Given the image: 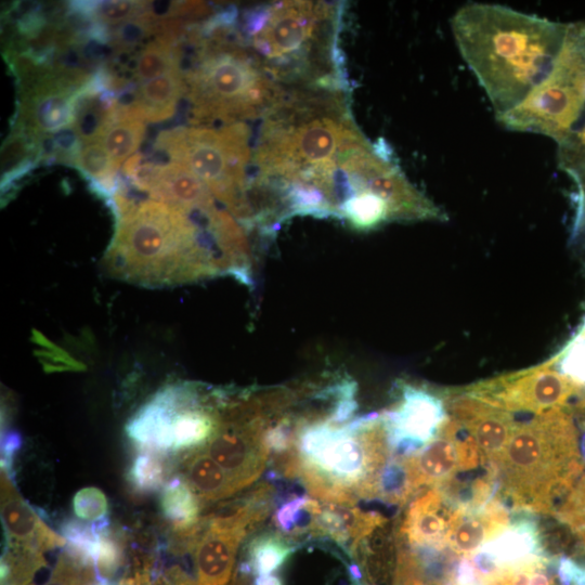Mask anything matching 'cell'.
Wrapping results in <instances>:
<instances>
[{
  "mask_svg": "<svg viewBox=\"0 0 585 585\" xmlns=\"http://www.w3.org/2000/svg\"><path fill=\"white\" fill-rule=\"evenodd\" d=\"M203 503L181 478H171L161 489L160 511L171 530L187 531L196 528L202 516Z\"/></svg>",
  "mask_w": 585,
  "mask_h": 585,
  "instance_id": "cell-20",
  "label": "cell"
},
{
  "mask_svg": "<svg viewBox=\"0 0 585 585\" xmlns=\"http://www.w3.org/2000/svg\"><path fill=\"white\" fill-rule=\"evenodd\" d=\"M456 422H461L472 434L478 446L490 456L504 453L515 430L510 416L478 398H463L452 402Z\"/></svg>",
  "mask_w": 585,
  "mask_h": 585,
  "instance_id": "cell-14",
  "label": "cell"
},
{
  "mask_svg": "<svg viewBox=\"0 0 585 585\" xmlns=\"http://www.w3.org/2000/svg\"><path fill=\"white\" fill-rule=\"evenodd\" d=\"M535 547L533 533L528 528L517 526L504 531L502 535L487 542L479 551L491 559L497 571L534 557Z\"/></svg>",
  "mask_w": 585,
  "mask_h": 585,
  "instance_id": "cell-22",
  "label": "cell"
},
{
  "mask_svg": "<svg viewBox=\"0 0 585 585\" xmlns=\"http://www.w3.org/2000/svg\"><path fill=\"white\" fill-rule=\"evenodd\" d=\"M562 374L578 386H585V330L566 350L561 362Z\"/></svg>",
  "mask_w": 585,
  "mask_h": 585,
  "instance_id": "cell-34",
  "label": "cell"
},
{
  "mask_svg": "<svg viewBox=\"0 0 585 585\" xmlns=\"http://www.w3.org/2000/svg\"><path fill=\"white\" fill-rule=\"evenodd\" d=\"M73 510L78 519L96 522L108 518V500L100 489L83 487L73 498Z\"/></svg>",
  "mask_w": 585,
  "mask_h": 585,
  "instance_id": "cell-32",
  "label": "cell"
},
{
  "mask_svg": "<svg viewBox=\"0 0 585 585\" xmlns=\"http://www.w3.org/2000/svg\"><path fill=\"white\" fill-rule=\"evenodd\" d=\"M453 520H447L439 494L431 491L418 496L411 504L401 526V534L411 546L440 547L446 543Z\"/></svg>",
  "mask_w": 585,
  "mask_h": 585,
  "instance_id": "cell-15",
  "label": "cell"
},
{
  "mask_svg": "<svg viewBox=\"0 0 585 585\" xmlns=\"http://www.w3.org/2000/svg\"><path fill=\"white\" fill-rule=\"evenodd\" d=\"M248 136L242 122L220 129L182 128L162 133L156 146L194 172L242 224L253 226L259 222L248 191Z\"/></svg>",
  "mask_w": 585,
  "mask_h": 585,
  "instance_id": "cell-6",
  "label": "cell"
},
{
  "mask_svg": "<svg viewBox=\"0 0 585 585\" xmlns=\"http://www.w3.org/2000/svg\"><path fill=\"white\" fill-rule=\"evenodd\" d=\"M148 9L145 2L139 1H103L95 5V14L101 22L119 25L134 18Z\"/></svg>",
  "mask_w": 585,
  "mask_h": 585,
  "instance_id": "cell-33",
  "label": "cell"
},
{
  "mask_svg": "<svg viewBox=\"0 0 585 585\" xmlns=\"http://www.w3.org/2000/svg\"><path fill=\"white\" fill-rule=\"evenodd\" d=\"M336 11L325 2L281 1L258 9L247 21L253 54L275 80L312 78L310 54L334 41Z\"/></svg>",
  "mask_w": 585,
  "mask_h": 585,
  "instance_id": "cell-8",
  "label": "cell"
},
{
  "mask_svg": "<svg viewBox=\"0 0 585 585\" xmlns=\"http://www.w3.org/2000/svg\"><path fill=\"white\" fill-rule=\"evenodd\" d=\"M581 386L548 364L480 388L477 398L500 410L537 414L561 407Z\"/></svg>",
  "mask_w": 585,
  "mask_h": 585,
  "instance_id": "cell-9",
  "label": "cell"
},
{
  "mask_svg": "<svg viewBox=\"0 0 585 585\" xmlns=\"http://www.w3.org/2000/svg\"><path fill=\"white\" fill-rule=\"evenodd\" d=\"M558 162L577 184L580 195H585V117L575 130L558 144Z\"/></svg>",
  "mask_w": 585,
  "mask_h": 585,
  "instance_id": "cell-30",
  "label": "cell"
},
{
  "mask_svg": "<svg viewBox=\"0 0 585 585\" xmlns=\"http://www.w3.org/2000/svg\"><path fill=\"white\" fill-rule=\"evenodd\" d=\"M440 430L442 437L429 442L415 456L404 459L414 489L446 479L460 463L458 443L450 437L444 422Z\"/></svg>",
  "mask_w": 585,
  "mask_h": 585,
  "instance_id": "cell-16",
  "label": "cell"
},
{
  "mask_svg": "<svg viewBox=\"0 0 585 585\" xmlns=\"http://www.w3.org/2000/svg\"><path fill=\"white\" fill-rule=\"evenodd\" d=\"M338 87L281 90L264 112L252 195L280 219L336 217L341 156L365 135Z\"/></svg>",
  "mask_w": 585,
  "mask_h": 585,
  "instance_id": "cell-1",
  "label": "cell"
},
{
  "mask_svg": "<svg viewBox=\"0 0 585 585\" xmlns=\"http://www.w3.org/2000/svg\"><path fill=\"white\" fill-rule=\"evenodd\" d=\"M152 585H173L171 582H169L167 578H160L157 577L153 581Z\"/></svg>",
  "mask_w": 585,
  "mask_h": 585,
  "instance_id": "cell-40",
  "label": "cell"
},
{
  "mask_svg": "<svg viewBox=\"0 0 585 585\" xmlns=\"http://www.w3.org/2000/svg\"><path fill=\"white\" fill-rule=\"evenodd\" d=\"M118 209L121 219L107 256L118 277L161 285L227 273L222 237L203 219L153 200Z\"/></svg>",
  "mask_w": 585,
  "mask_h": 585,
  "instance_id": "cell-4",
  "label": "cell"
},
{
  "mask_svg": "<svg viewBox=\"0 0 585 585\" xmlns=\"http://www.w3.org/2000/svg\"><path fill=\"white\" fill-rule=\"evenodd\" d=\"M22 447V437L16 431H6L1 434V471L14 480L13 461Z\"/></svg>",
  "mask_w": 585,
  "mask_h": 585,
  "instance_id": "cell-35",
  "label": "cell"
},
{
  "mask_svg": "<svg viewBox=\"0 0 585 585\" xmlns=\"http://www.w3.org/2000/svg\"><path fill=\"white\" fill-rule=\"evenodd\" d=\"M43 567L46 559L41 551L5 542L1 557V585H28Z\"/></svg>",
  "mask_w": 585,
  "mask_h": 585,
  "instance_id": "cell-24",
  "label": "cell"
},
{
  "mask_svg": "<svg viewBox=\"0 0 585 585\" xmlns=\"http://www.w3.org/2000/svg\"><path fill=\"white\" fill-rule=\"evenodd\" d=\"M398 581L402 582V585H439L437 583H429L417 576L415 572L407 571L399 575Z\"/></svg>",
  "mask_w": 585,
  "mask_h": 585,
  "instance_id": "cell-37",
  "label": "cell"
},
{
  "mask_svg": "<svg viewBox=\"0 0 585 585\" xmlns=\"http://www.w3.org/2000/svg\"><path fill=\"white\" fill-rule=\"evenodd\" d=\"M251 531L245 525L208 514L192 549L194 585H227L240 542Z\"/></svg>",
  "mask_w": 585,
  "mask_h": 585,
  "instance_id": "cell-11",
  "label": "cell"
},
{
  "mask_svg": "<svg viewBox=\"0 0 585 585\" xmlns=\"http://www.w3.org/2000/svg\"><path fill=\"white\" fill-rule=\"evenodd\" d=\"M135 180L154 198L188 214L197 216L226 210L218 206L217 198L207 185L179 162L146 166L145 169L139 170Z\"/></svg>",
  "mask_w": 585,
  "mask_h": 585,
  "instance_id": "cell-12",
  "label": "cell"
},
{
  "mask_svg": "<svg viewBox=\"0 0 585 585\" xmlns=\"http://www.w3.org/2000/svg\"><path fill=\"white\" fill-rule=\"evenodd\" d=\"M75 164L87 177L107 190L112 186V178L118 169L99 140L81 143L75 156Z\"/></svg>",
  "mask_w": 585,
  "mask_h": 585,
  "instance_id": "cell-28",
  "label": "cell"
},
{
  "mask_svg": "<svg viewBox=\"0 0 585 585\" xmlns=\"http://www.w3.org/2000/svg\"><path fill=\"white\" fill-rule=\"evenodd\" d=\"M185 91L186 82L182 72L172 70L141 82L134 93L133 107L145 120H165L173 115Z\"/></svg>",
  "mask_w": 585,
  "mask_h": 585,
  "instance_id": "cell-18",
  "label": "cell"
},
{
  "mask_svg": "<svg viewBox=\"0 0 585 585\" xmlns=\"http://www.w3.org/2000/svg\"><path fill=\"white\" fill-rule=\"evenodd\" d=\"M297 546L289 538L277 532H264L255 536L247 547V562L242 563L253 577L274 575Z\"/></svg>",
  "mask_w": 585,
  "mask_h": 585,
  "instance_id": "cell-21",
  "label": "cell"
},
{
  "mask_svg": "<svg viewBox=\"0 0 585 585\" xmlns=\"http://www.w3.org/2000/svg\"><path fill=\"white\" fill-rule=\"evenodd\" d=\"M491 529V524L484 518L465 517L454 519L446 543L457 554H476L477 550H480L484 546Z\"/></svg>",
  "mask_w": 585,
  "mask_h": 585,
  "instance_id": "cell-29",
  "label": "cell"
},
{
  "mask_svg": "<svg viewBox=\"0 0 585 585\" xmlns=\"http://www.w3.org/2000/svg\"><path fill=\"white\" fill-rule=\"evenodd\" d=\"M180 472L203 505L238 492L227 473L202 447L187 452L180 464Z\"/></svg>",
  "mask_w": 585,
  "mask_h": 585,
  "instance_id": "cell-17",
  "label": "cell"
},
{
  "mask_svg": "<svg viewBox=\"0 0 585 585\" xmlns=\"http://www.w3.org/2000/svg\"><path fill=\"white\" fill-rule=\"evenodd\" d=\"M157 22L147 9L145 13L117 25L112 34V44L123 51L133 48L157 28Z\"/></svg>",
  "mask_w": 585,
  "mask_h": 585,
  "instance_id": "cell-31",
  "label": "cell"
},
{
  "mask_svg": "<svg viewBox=\"0 0 585 585\" xmlns=\"http://www.w3.org/2000/svg\"><path fill=\"white\" fill-rule=\"evenodd\" d=\"M450 24L458 51L484 90L495 117L518 106L545 78L568 25L479 2L460 6Z\"/></svg>",
  "mask_w": 585,
  "mask_h": 585,
  "instance_id": "cell-2",
  "label": "cell"
},
{
  "mask_svg": "<svg viewBox=\"0 0 585 585\" xmlns=\"http://www.w3.org/2000/svg\"><path fill=\"white\" fill-rule=\"evenodd\" d=\"M1 518L5 542L47 551L65 546V538L53 531L20 495L14 480L1 471Z\"/></svg>",
  "mask_w": 585,
  "mask_h": 585,
  "instance_id": "cell-13",
  "label": "cell"
},
{
  "mask_svg": "<svg viewBox=\"0 0 585 585\" xmlns=\"http://www.w3.org/2000/svg\"><path fill=\"white\" fill-rule=\"evenodd\" d=\"M253 585H284L280 575H265L253 577Z\"/></svg>",
  "mask_w": 585,
  "mask_h": 585,
  "instance_id": "cell-39",
  "label": "cell"
},
{
  "mask_svg": "<svg viewBox=\"0 0 585 585\" xmlns=\"http://www.w3.org/2000/svg\"><path fill=\"white\" fill-rule=\"evenodd\" d=\"M143 120L132 104L112 108L108 122L99 141L117 168L141 145L145 128Z\"/></svg>",
  "mask_w": 585,
  "mask_h": 585,
  "instance_id": "cell-19",
  "label": "cell"
},
{
  "mask_svg": "<svg viewBox=\"0 0 585 585\" xmlns=\"http://www.w3.org/2000/svg\"><path fill=\"white\" fill-rule=\"evenodd\" d=\"M160 455L140 451L132 459L126 479L135 493L150 494L165 486L167 467Z\"/></svg>",
  "mask_w": 585,
  "mask_h": 585,
  "instance_id": "cell-26",
  "label": "cell"
},
{
  "mask_svg": "<svg viewBox=\"0 0 585 585\" xmlns=\"http://www.w3.org/2000/svg\"><path fill=\"white\" fill-rule=\"evenodd\" d=\"M185 82L199 119L230 121L264 114L281 91L253 52L202 39Z\"/></svg>",
  "mask_w": 585,
  "mask_h": 585,
  "instance_id": "cell-5",
  "label": "cell"
},
{
  "mask_svg": "<svg viewBox=\"0 0 585 585\" xmlns=\"http://www.w3.org/2000/svg\"><path fill=\"white\" fill-rule=\"evenodd\" d=\"M177 69L181 70L178 48L172 46L171 39L162 36L150 42L138 54L133 75L141 83Z\"/></svg>",
  "mask_w": 585,
  "mask_h": 585,
  "instance_id": "cell-23",
  "label": "cell"
},
{
  "mask_svg": "<svg viewBox=\"0 0 585 585\" xmlns=\"http://www.w3.org/2000/svg\"><path fill=\"white\" fill-rule=\"evenodd\" d=\"M113 107L105 106L103 100L91 90H80L77 98L73 129L81 143L96 141L106 127Z\"/></svg>",
  "mask_w": 585,
  "mask_h": 585,
  "instance_id": "cell-25",
  "label": "cell"
},
{
  "mask_svg": "<svg viewBox=\"0 0 585 585\" xmlns=\"http://www.w3.org/2000/svg\"><path fill=\"white\" fill-rule=\"evenodd\" d=\"M27 153L26 142L21 138L14 135L10 142L4 145L2 153V170H10V168L20 164V160L25 157Z\"/></svg>",
  "mask_w": 585,
  "mask_h": 585,
  "instance_id": "cell-36",
  "label": "cell"
},
{
  "mask_svg": "<svg viewBox=\"0 0 585 585\" xmlns=\"http://www.w3.org/2000/svg\"><path fill=\"white\" fill-rule=\"evenodd\" d=\"M350 386L341 385L326 408L296 412L292 446L277 463L318 500L355 505L377 497L390 447L384 415L349 420L342 410Z\"/></svg>",
  "mask_w": 585,
  "mask_h": 585,
  "instance_id": "cell-3",
  "label": "cell"
},
{
  "mask_svg": "<svg viewBox=\"0 0 585 585\" xmlns=\"http://www.w3.org/2000/svg\"><path fill=\"white\" fill-rule=\"evenodd\" d=\"M585 117V22L568 23L548 74L514 109L496 116L506 129L562 143Z\"/></svg>",
  "mask_w": 585,
  "mask_h": 585,
  "instance_id": "cell-7",
  "label": "cell"
},
{
  "mask_svg": "<svg viewBox=\"0 0 585 585\" xmlns=\"http://www.w3.org/2000/svg\"><path fill=\"white\" fill-rule=\"evenodd\" d=\"M42 585H65V584H63L60 580H57L56 577L51 575L49 582H47V583H44Z\"/></svg>",
  "mask_w": 585,
  "mask_h": 585,
  "instance_id": "cell-41",
  "label": "cell"
},
{
  "mask_svg": "<svg viewBox=\"0 0 585 585\" xmlns=\"http://www.w3.org/2000/svg\"><path fill=\"white\" fill-rule=\"evenodd\" d=\"M231 585H253L250 581V573L239 567L234 574Z\"/></svg>",
  "mask_w": 585,
  "mask_h": 585,
  "instance_id": "cell-38",
  "label": "cell"
},
{
  "mask_svg": "<svg viewBox=\"0 0 585 585\" xmlns=\"http://www.w3.org/2000/svg\"><path fill=\"white\" fill-rule=\"evenodd\" d=\"M125 536L110 525L104 529L93 543L90 559L101 578L110 581L125 560Z\"/></svg>",
  "mask_w": 585,
  "mask_h": 585,
  "instance_id": "cell-27",
  "label": "cell"
},
{
  "mask_svg": "<svg viewBox=\"0 0 585 585\" xmlns=\"http://www.w3.org/2000/svg\"><path fill=\"white\" fill-rule=\"evenodd\" d=\"M382 415L389 444L402 454L426 446L445 421L441 401L412 386H403L396 407Z\"/></svg>",
  "mask_w": 585,
  "mask_h": 585,
  "instance_id": "cell-10",
  "label": "cell"
}]
</instances>
